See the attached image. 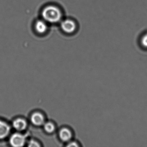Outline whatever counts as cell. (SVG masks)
Instances as JSON below:
<instances>
[{"mask_svg": "<svg viewBox=\"0 0 147 147\" xmlns=\"http://www.w3.org/2000/svg\"><path fill=\"white\" fill-rule=\"evenodd\" d=\"M68 147H78V144L74 142H72L69 144L67 145Z\"/></svg>", "mask_w": 147, "mask_h": 147, "instance_id": "cell-12", "label": "cell"}, {"mask_svg": "<svg viewBox=\"0 0 147 147\" xmlns=\"http://www.w3.org/2000/svg\"><path fill=\"white\" fill-rule=\"evenodd\" d=\"M44 128L46 132L51 133L55 131V126L51 122H47L44 124Z\"/></svg>", "mask_w": 147, "mask_h": 147, "instance_id": "cell-9", "label": "cell"}, {"mask_svg": "<svg viewBox=\"0 0 147 147\" xmlns=\"http://www.w3.org/2000/svg\"><path fill=\"white\" fill-rule=\"evenodd\" d=\"M13 125L15 129L21 131L26 129L27 127V122L23 119L18 118L13 121Z\"/></svg>", "mask_w": 147, "mask_h": 147, "instance_id": "cell-6", "label": "cell"}, {"mask_svg": "<svg viewBox=\"0 0 147 147\" xmlns=\"http://www.w3.org/2000/svg\"><path fill=\"white\" fill-rule=\"evenodd\" d=\"M28 147H39L40 146L38 142L34 141V140H31L29 141L28 143Z\"/></svg>", "mask_w": 147, "mask_h": 147, "instance_id": "cell-11", "label": "cell"}, {"mask_svg": "<svg viewBox=\"0 0 147 147\" xmlns=\"http://www.w3.org/2000/svg\"><path fill=\"white\" fill-rule=\"evenodd\" d=\"M31 120L33 124L37 126L42 125L45 121L43 115L39 112L33 113L31 117Z\"/></svg>", "mask_w": 147, "mask_h": 147, "instance_id": "cell-4", "label": "cell"}, {"mask_svg": "<svg viewBox=\"0 0 147 147\" xmlns=\"http://www.w3.org/2000/svg\"><path fill=\"white\" fill-rule=\"evenodd\" d=\"M42 16L46 22L57 23L61 21L62 15L59 8L55 6L49 5L43 10Z\"/></svg>", "mask_w": 147, "mask_h": 147, "instance_id": "cell-1", "label": "cell"}, {"mask_svg": "<svg viewBox=\"0 0 147 147\" xmlns=\"http://www.w3.org/2000/svg\"><path fill=\"white\" fill-rule=\"evenodd\" d=\"M35 29L38 33L43 34L47 31L48 26L46 21L39 20L37 21L35 24Z\"/></svg>", "mask_w": 147, "mask_h": 147, "instance_id": "cell-7", "label": "cell"}, {"mask_svg": "<svg viewBox=\"0 0 147 147\" xmlns=\"http://www.w3.org/2000/svg\"><path fill=\"white\" fill-rule=\"evenodd\" d=\"M141 43L142 46L147 48V33L143 36L141 38Z\"/></svg>", "mask_w": 147, "mask_h": 147, "instance_id": "cell-10", "label": "cell"}, {"mask_svg": "<svg viewBox=\"0 0 147 147\" xmlns=\"http://www.w3.org/2000/svg\"><path fill=\"white\" fill-rule=\"evenodd\" d=\"M11 130L10 126L4 121L0 120V139L6 137Z\"/></svg>", "mask_w": 147, "mask_h": 147, "instance_id": "cell-5", "label": "cell"}, {"mask_svg": "<svg viewBox=\"0 0 147 147\" xmlns=\"http://www.w3.org/2000/svg\"><path fill=\"white\" fill-rule=\"evenodd\" d=\"M61 28L67 33H72L76 28V24L71 20H66L61 23Z\"/></svg>", "mask_w": 147, "mask_h": 147, "instance_id": "cell-3", "label": "cell"}, {"mask_svg": "<svg viewBox=\"0 0 147 147\" xmlns=\"http://www.w3.org/2000/svg\"><path fill=\"white\" fill-rule=\"evenodd\" d=\"M26 142L25 136L20 133H14L10 138V144L13 147H22L25 144Z\"/></svg>", "mask_w": 147, "mask_h": 147, "instance_id": "cell-2", "label": "cell"}, {"mask_svg": "<svg viewBox=\"0 0 147 147\" xmlns=\"http://www.w3.org/2000/svg\"><path fill=\"white\" fill-rule=\"evenodd\" d=\"M59 136L62 141L68 142L71 139L72 136V133L69 129L63 128L59 132Z\"/></svg>", "mask_w": 147, "mask_h": 147, "instance_id": "cell-8", "label": "cell"}]
</instances>
